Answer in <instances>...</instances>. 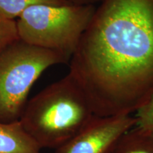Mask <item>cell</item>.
<instances>
[{
    "mask_svg": "<svg viewBox=\"0 0 153 153\" xmlns=\"http://www.w3.org/2000/svg\"><path fill=\"white\" fill-rule=\"evenodd\" d=\"M94 116L87 96L68 73L28 101L19 121L41 150H56Z\"/></svg>",
    "mask_w": 153,
    "mask_h": 153,
    "instance_id": "cell-2",
    "label": "cell"
},
{
    "mask_svg": "<svg viewBox=\"0 0 153 153\" xmlns=\"http://www.w3.org/2000/svg\"><path fill=\"white\" fill-rule=\"evenodd\" d=\"M136 125L131 115L94 116L75 136L54 153H110L120 137Z\"/></svg>",
    "mask_w": 153,
    "mask_h": 153,
    "instance_id": "cell-5",
    "label": "cell"
},
{
    "mask_svg": "<svg viewBox=\"0 0 153 153\" xmlns=\"http://www.w3.org/2000/svg\"><path fill=\"white\" fill-rule=\"evenodd\" d=\"M19 39L16 21L6 20L0 17V51Z\"/></svg>",
    "mask_w": 153,
    "mask_h": 153,
    "instance_id": "cell-10",
    "label": "cell"
},
{
    "mask_svg": "<svg viewBox=\"0 0 153 153\" xmlns=\"http://www.w3.org/2000/svg\"><path fill=\"white\" fill-rule=\"evenodd\" d=\"M136 112L135 126L143 131L153 135V96Z\"/></svg>",
    "mask_w": 153,
    "mask_h": 153,
    "instance_id": "cell-9",
    "label": "cell"
},
{
    "mask_svg": "<svg viewBox=\"0 0 153 153\" xmlns=\"http://www.w3.org/2000/svg\"><path fill=\"white\" fill-rule=\"evenodd\" d=\"M68 2L72 5L84 6V5H94L96 3L101 2L103 0H66Z\"/></svg>",
    "mask_w": 153,
    "mask_h": 153,
    "instance_id": "cell-11",
    "label": "cell"
},
{
    "mask_svg": "<svg viewBox=\"0 0 153 153\" xmlns=\"http://www.w3.org/2000/svg\"><path fill=\"white\" fill-rule=\"evenodd\" d=\"M70 59L56 51L33 46L20 39L0 51V122L20 119L30 88L44 70Z\"/></svg>",
    "mask_w": 153,
    "mask_h": 153,
    "instance_id": "cell-3",
    "label": "cell"
},
{
    "mask_svg": "<svg viewBox=\"0 0 153 153\" xmlns=\"http://www.w3.org/2000/svg\"><path fill=\"white\" fill-rule=\"evenodd\" d=\"M110 153H153V135L132 128L124 134Z\"/></svg>",
    "mask_w": 153,
    "mask_h": 153,
    "instance_id": "cell-7",
    "label": "cell"
},
{
    "mask_svg": "<svg viewBox=\"0 0 153 153\" xmlns=\"http://www.w3.org/2000/svg\"><path fill=\"white\" fill-rule=\"evenodd\" d=\"M70 72L95 116L131 115L153 96V0H103Z\"/></svg>",
    "mask_w": 153,
    "mask_h": 153,
    "instance_id": "cell-1",
    "label": "cell"
},
{
    "mask_svg": "<svg viewBox=\"0 0 153 153\" xmlns=\"http://www.w3.org/2000/svg\"><path fill=\"white\" fill-rule=\"evenodd\" d=\"M41 151L19 120L0 122V153H41Z\"/></svg>",
    "mask_w": 153,
    "mask_h": 153,
    "instance_id": "cell-6",
    "label": "cell"
},
{
    "mask_svg": "<svg viewBox=\"0 0 153 153\" xmlns=\"http://www.w3.org/2000/svg\"><path fill=\"white\" fill-rule=\"evenodd\" d=\"M38 4L64 6L70 4L66 0H0V17L14 21L28 7Z\"/></svg>",
    "mask_w": 153,
    "mask_h": 153,
    "instance_id": "cell-8",
    "label": "cell"
},
{
    "mask_svg": "<svg viewBox=\"0 0 153 153\" xmlns=\"http://www.w3.org/2000/svg\"><path fill=\"white\" fill-rule=\"evenodd\" d=\"M95 9L94 5L31 6L16 21L19 38L71 59Z\"/></svg>",
    "mask_w": 153,
    "mask_h": 153,
    "instance_id": "cell-4",
    "label": "cell"
}]
</instances>
